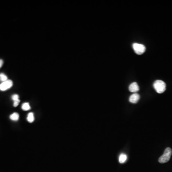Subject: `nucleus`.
Here are the masks:
<instances>
[{"instance_id":"9","label":"nucleus","mask_w":172,"mask_h":172,"mask_svg":"<svg viewBox=\"0 0 172 172\" xmlns=\"http://www.w3.org/2000/svg\"><path fill=\"white\" fill-rule=\"evenodd\" d=\"M28 122L30 123H32L35 120V117L33 115V112L29 113V114H28L27 118Z\"/></svg>"},{"instance_id":"2","label":"nucleus","mask_w":172,"mask_h":172,"mask_svg":"<svg viewBox=\"0 0 172 172\" xmlns=\"http://www.w3.org/2000/svg\"><path fill=\"white\" fill-rule=\"evenodd\" d=\"M172 151L170 148L168 147L165 150L163 155L159 158L158 161L160 163H166L169 161L172 155Z\"/></svg>"},{"instance_id":"4","label":"nucleus","mask_w":172,"mask_h":172,"mask_svg":"<svg viewBox=\"0 0 172 172\" xmlns=\"http://www.w3.org/2000/svg\"><path fill=\"white\" fill-rule=\"evenodd\" d=\"M13 85V82L11 80H8L2 82L0 84V90L5 91L12 88Z\"/></svg>"},{"instance_id":"6","label":"nucleus","mask_w":172,"mask_h":172,"mask_svg":"<svg viewBox=\"0 0 172 172\" xmlns=\"http://www.w3.org/2000/svg\"><path fill=\"white\" fill-rule=\"evenodd\" d=\"M129 91L132 92H136L139 91V86L136 82L133 83L129 86Z\"/></svg>"},{"instance_id":"12","label":"nucleus","mask_w":172,"mask_h":172,"mask_svg":"<svg viewBox=\"0 0 172 172\" xmlns=\"http://www.w3.org/2000/svg\"><path fill=\"white\" fill-rule=\"evenodd\" d=\"M19 95L17 94H14L12 96V100H13V101L16 100H19Z\"/></svg>"},{"instance_id":"8","label":"nucleus","mask_w":172,"mask_h":172,"mask_svg":"<svg viewBox=\"0 0 172 172\" xmlns=\"http://www.w3.org/2000/svg\"><path fill=\"white\" fill-rule=\"evenodd\" d=\"M10 118L11 120H14V121L18 120L19 119V114L18 113H13L12 115H11L10 116Z\"/></svg>"},{"instance_id":"5","label":"nucleus","mask_w":172,"mask_h":172,"mask_svg":"<svg viewBox=\"0 0 172 172\" xmlns=\"http://www.w3.org/2000/svg\"><path fill=\"white\" fill-rule=\"evenodd\" d=\"M140 96L139 94L137 93H135V94H132L130 98H129V101L133 103H136L138 101H139Z\"/></svg>"},{"instance_id":"10","label":"nucleus","mask_w":172,"mask_h":172,"mask_svg":"<svg viewBox=\"0 0 172 172\" xmlns=\"http://www.w3.org/2000/svg\"><path fill=\"white\" fill-rule=\"evenodd\" d=\"M22 110H25V111L30 110L31 108V107L30 105H29V103L25 102L23 103L22 106Z\"/></svg>"},{"instance_id":"3","label":"nucleus","mask_w":172,"mask_h":172,"mask_svg":"<svg viewBox=\"0 0 172 172\" xmlns=\"http://www.w3.org/2000/svg\"><path fill=\"white\" fill-rule=\"evenodd\" d=\"M133 48L135 53L137 54V55H142L146 50L145 46L144 45L140 44H133Z\"/></svg>"},{"instance_id":"11","label":"nucleus","mask_w":172,"mask_h":172,"mask_svg":"<svg viewBox=\"0 0 172 172\" xmlns=\"http://www.w3.org/2000/svg\"><path fill=\"white\" fill-rule=\"evenodd\" d=\"M8 78L7 76L5 75L3 73L0 74V81H2V82L7 80Z\"/></svg>"},{"instance_id":"14","label":"nucleus","mask_w":172,"mask_h":172,"mask_svg":"<svg viewBox=\"0 0 172 172\" xmlns=\"http://www.w3.org/2000/svg\"><path fill=\"white\" fill-rule=\"evenodd\" d=\"M3 61L2 60H0V68L3 65Z\"/></svg>"},{"instance_id":"13","label":"nucleus","mask_w":172,"mask_h":172,"mask_svg":"<svg viewBox=\"0 0 172 172\" xmlns=\"http://www.w3.org/2000/svg\"><path fill=\"white\" fill-rule=\"evenodd\" d=\"M13 101H14L13 102V106L15 107H16L19 105V103L20 102V100H18Z\"/></svg>"},{"instance_id":"7","label":"nucleus","mask_w":172,"mask_h":172,"mask_svg":"<svg viewBox=\"0 0 172 172\" xmlns=\"http://www.w3.org/2000/svg\"><path fill=\"white\" fill-rule=\"evenodd\" d=\"M127 155L126 154L122 153L120 155L119 158V161L120 163H124L125 162H126V160H127Z\"/></svg>"},{"instance_id":"1","label":"nucleus","mask_w":172,"mask_h":172,"mask_svg":"<svg viewBox=\"0 0 172 172\" xmlns=\"http://www.w3.org/2000/svg\"><path fill=\"white\" fill-rule=\"evenodd\" d=\"M153 87L158 93L161 94L166 90V84L163 81L157 80L153 83Z\"/></svg>"}]
</instances>
